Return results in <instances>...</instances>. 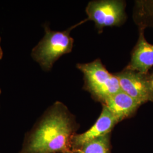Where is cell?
<instances>
[{"label":"cell","instance_id":"6da1fadb","mask_svg":"<svg viewBox=\"0 0 153 153\" xmlns=\"http://www.w3.org/2000/svg\"><path fill=\"white\" fill-rule=\"evenodd\" d=\"M78 126L65 105L56 102L26 134L19 153H67Z\"/></svg>","mask_w":153,"mask_h":153},{"label":"cell","instance_id":"7a4b0ae2","mask_svg":"<svg viewBox=\"0 0 153 153\" xmlns=\"http://www.w3.org/2000/svg\"><path fill=\"white\" fill-rule=\"evenodd\" d=\"M86 21L87 19L62 31H53L48 25H44V36L31 51L33 60L38 63L43 71H51L62 56L72 51L74 39L70 35L71 30Z\"/></svg>","mask_w":153,"mask_h":153},{"label":"cell","instance_id":"3957f363","mask_svg":"<svg viewBox=\"0 0 153 153\" xmlns=\"http://www.w3.org/2000/svg\"><path fill=\"white\" fill-rule=\"evenodd\" d=\"M76 66L83 74V89L90 93L96 102L104 104L108 99L121 91L119 79L114 74L108 71L100 59L77 64Z\"/></svg>","mask_w":153,"mask_h":153},{"label":"cell","instance_id":"277c9868","mask_svg":"<svg viewBox=\"0 0 153 153\" xmlns=\"http://www.w3.org/2000/svg\"><path fill=\"white\" fill-rule=\"evenodd\" d=\"M126 6V1L122 0L91 1L86 7L87 20L95 23L99 33L105 27L120 26L127 18Z\"/></svg>","mask_w":153,"mask_h":153},{"label":"cell","instance_id":"5b68a950","mask_svg":"<svg viewBox=\"0 0 153 153\" xmlns=\"http://www.w3.org/2000/svg\"><path fill=\"white\" fill-rule=\"evenodd\" d=\"M119 79L123 91L140 104L153 103V86L151 74H143L126 69L114 74Z\"/></svg>","mask_w":153,"mask_h":153},{"label":"cell","instance_id":"8992f818","mask_svg":"<svg viewBox=\"0 0 153 153\" xmlns=\"http://www.w3.org/2000/svg\"><path fill=\"white\" fill-rule=\"evenodd\" d=\"M98 119L90 129L81 134H76L71 139V150L77 151L82 146L91 140L111 133L116 124L117 119L105 105Z\"/></svg>","mask_w":153,"mask_h":153},{"label":"cell","instance_id":"52a82bcc","mask_svg":"<svg viewBox=\"0 0 153 153\" xmlns=\"http://www.w3.org/2000/svg\"><path fill=\"white\" fill-rule=\"evenodd\" d=\"M145 30L139 28V36L132 49L131 58L126 69L148 74L153 66V44L149 43L145 37Z\"/></svg>","mask_w":153,"mask_h":153},{"label":"cell","instance_id":"ba28073f","mask_svg":"<svg viewBox=\"0 0 153 153\" xmlns=\"http://www.w3.org/2000/svg\"><path fill=\"white\" fill-rule=\"evenodd\" d=\"M102 105L109 109L119 123L134 116L142 104L121 90Z\"/></svg>","mask_w":153,"mask_h":153},{"label":"cell","instance_id":"9c48e42d","mask_svg":"<svg viewBox=\"0 0 153 153\" xmlns=\"http://www.w3.org/2000/svg\"><path fill=\"white\" fill-rule=\"evenodd\" d=\"M133 19L138 28H153V0L136 1Z\"/></svg>","mask_w":153,"mask_h":153},{"label":"cell","instance_id":"30bf717a","mask_svg":"<svg viewBox=\"0 0 153 153\" xmlns=\"http://www.w3.org/2000/svg\"><path fill=\"white\" fill-rule=\"evenodd\" d=\"M77 152L79 153H111V133L85 143Z\"/></svg>","mask_w":153,"mask_h":153},{"label":"cell","instance_id":"8fae6325","mask_svg":"<svg viewBox=\"0 0 153 153\" xmlns=\"http://www.w3.org/2000/svg\"><path fill=\"white\" fill-rule=\"evenodd\" d=\"M3 57V50L2 48V46H1V38L0 37V60L2 59V58ZM1 93V90L0 88V94Z\"/></svg>","mask_w":153,"mask_h":153},{"label":"cell","instance_id":"7c38bea8","mask_svg":"<svg viewBox=\"0 0 153 153\" xmlns=\"http://www.w3.org/2000/svg\"><path fill=\"white\" fill-rule=\"evenodd\" d=\"M67 153H79L78 152H77V151H72V150H71L70 152H68Z\"/></svg>","mask_w":153,"mask_h":153},{"label":"cell","instance_id":"4fadbf2b","mask_svg":"<svg viewBox=\"0 0 153 153\" xmlns=\"http://www.w3.org/2000/svg\"><path fill=\"white\" fill-rule=\"evenodd\" d=\"M151 81H152V85L153 86V74H151Z\"/></svg>","mask_w":153,"mask_h":153}]
</instances>
